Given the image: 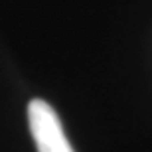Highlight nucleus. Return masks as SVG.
Here are the masks:
<instances>
[{"mask_svg": "<svg viewBox=\"0 0 152 152\" xmlns=\"http://www.w3.org/2000/svg\"><path fill=\"white\" fill-rule=\"evenodd\" d=\"M28 124L38 152H73L57 113L45 101H30Z\"/></svg>", "mask_w": 152, "mask_h": 152, "instance_id": "nucleus-1", "label": "nucleus"}]
</instances>
